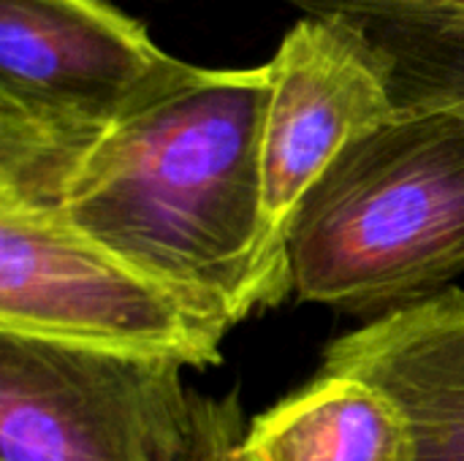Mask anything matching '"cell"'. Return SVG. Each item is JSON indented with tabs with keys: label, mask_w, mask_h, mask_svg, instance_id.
<instances>
[{
	"label": "cell",
	"mask_w": 464,
	"mask_h": 461,
	"mask_svg": "<svg viewBox=\"0 0 464 461\" xmlns=\"http://www.w3.org/2000/svg\"><path fill=\"white\" fill-rule=\"evenodd\" d=\"M266 68L261 122V261L277 304L294 288L288 236L307 193L362 136L400 114L383 49L362 19L313 14Z\"/></svg>",
	"instance_id": "6"
},
{
	"label": "cell",
	"mask_w": 464,
	"mask_h": 461,
	"mask_svg": "<svg viewBox=\"0 0 464 461\" xmlns=\"http://www.w3.org/2000/svg\"><path fill=\"white\" fill-rule=\"evenodd\" d=\"M188 461H247L237 394L196 399V437Z\"/></svg>",
	"instance_id": "11"
},
{
	"label": "cell",
	"mask_w": 464,
	"mask_h": 461,
	"mask_svg": "<svg viewBox=\"0 0 464 461\" xmlns=\"http://www.w3.org/2000/svg\"><path fill=\"white\" fill-rule=\"evenodd\" d=\"M247 461H411V429L392 397L353 375L321 372L258 416Z\"/></svg>",
	"instance_id": "8"
},
{
	"label": "cell",
	"mask_w": 464,
	"mask_h": 461,
	"mask_svg": "<svg viewBox=\"0 0 464 461\" xmlns=\"http://www.w3.org/2000/svg\"><path fill=\"white\" fill-rule=\"evenodd\" d=\"M266 68L182 71L14 209L84 239L237 326L277 307L261 261Z\"/></svg>",
	"instance_id": "1"
},
{
	"label": "cell",
	"mask_w": 464,
	"mask_h": 461,
	"mask_svg": "<svg viewBox=\"0 0 464 461\" xmlns=\"http://www.w3.org/2000/svg\"><path fill=\"white\" fill-rule=\"evenodd\" d=\"M228 329L54 212L0 206V331L209 367Z\"/></svg>",
	"instance_id": "5"
},
{
	"label": "cell",
	"mask_w": 464,
	"mask_h": 461,
	"mask_svg": "<svg viewBox=\"0 0 464 461\" xmlns=\"http://www.w3.org/2000/svg\"><path fill=\"white\" fill-rule=\"evenodd\" d=\"M383 49L400 111L464 117V27L364 22Z\"/></svg>",
	"instance_id": "9"
},
{
	"label": "cell",
	"mask_w": 464,
	"mask_h": 461,
	"mask_svg": "<svg viewBox=\"0 0 464 461\" xmlns=\"http://www.w3.org/2000/svg\"><path fill=\"white\" fill-rule=\"evenodd\" d=\"M321 372L353 375L397 402L411 461H464V293L446 288L334 340Z\"/></svg>",
	"instance_id": "7"
},
{
	"label": "cell",
	"mask_w": 464,
	"mask_h": 461,
	"mask_svg": "<svg viewBox=\"0 0 464 461\" xmlns=\"http://www.w3.org/2000/svg\"><path fill=\"white\" fill-rule=\"evenodd\" d=\"M182 364L0 331V461H188Z\"/></svg>",
	"instance_id": "4"
},
{
	"label": "cell",
	"mask_w": 464,
	"mask_h": 461,
	"mask_svg": "<svg viewBox=\"0 0 464 461\" xmlns=\"http://www.w3.org/2000/svg\"><path fill=\"white\" fill-rule=\"evenodd\" d=\"M182 65L106 0H0V204L30 201Z\"/></svg>",
	"instance_id": "3"
},
{
	"label": "cell",
	"mask_w": 464,
	"mask_h": 461,
	"mask_svg": "<svg viewBox=\"0 0 464 461\" xmlns=\"http://www.w3.org/2000/svg\"><path fill=\"white\" fill-rule=\"evenodd\" d=\"M288 261L302 299L394 312L464 269V117L400 111L353 141L302 201Z\"/></svg>",
	"instance_id": "2"
},
{
	"label": "cell",
	"mask_w": 464,
	"mask_h": 461,
	"mask_svg": "<svg viewBox=\"0 0 464 461\" xmlns=\"http://www.w3.org/2000/svg\"><path fill=\"white\" fill-rule=\"evenodd\" d=\"M310 14L421 27H464V0H288Z\"/></svg>",
	"instance_id": "10"
}]
</instances>
